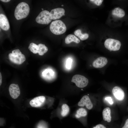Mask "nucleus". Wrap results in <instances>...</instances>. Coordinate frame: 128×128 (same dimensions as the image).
I'll list each match as a JSON object with an SVG mask.
<instances>
[{"mask_svg": "<svg viewBox=\"0 0 128 128\" xmlns=\"http://www.w3.org/2000/svg\"><path fill=\"white\" fill-rule=\"evenodd\" d=\"M105 100L108 101V102L110 104H112L113 102V101L111 97H108L105 98Z\"/></svg>", "mask_w": 128, "mask_h": 128, "instance_id": "b1692460", "label": "nucleus"}, {"mask_svg": "<svg viewBox=\"0 0 128 128\" xmlns=\"http://www.w3.org/2000/svg\"><path fill=\"white\" fill-rule=\"evenodd\" d=\"M52 20L50 12L46 10L41 11L36 19L37 23L41 24H48Z\"/></svg>", "mask_w": 128, "mask_h": 128, "instance_id": "20e7f679", "label": "nucleus"}, {"mask_svg": "<svg viewBox=\"0 0 128 128\" xmlns=\"http://www.w3.org/2000/svg\"><path fill=\"white\" fill-rule=\"evenodd\" d=\"M80 41V40L77 37L71 34L68 35L65 39V42L66 44H69L72 41L78 43Z\"/></svg>", "mask_w": 128, "mask_h": 128, "instance_id": "2eb2a0df", "label": "nucleus"}, {"mask_svg": "<svg viewBox=\"0 0 128 128\" xmlns=\"http://www.w3.org/2000/svg\"><path fill=\"white\" fill-rule=\"evenodd\" d=\"M65 11L64 9L58 8L52 9L50 13L52 19L57 20L64 15Z\"/></svg>", "mask_w": 128, "mask_h": 128, "instance_id": "0eeeda50", "label": "nucleus"}, {"mask_svg": "<svg viewBox=\"0 0 128 128\" xmlns=\"http://www.w3.org/2000/svg\"><path fill=\"white\" fill-rule=\"evenodd\" d=\"M61 6H64V5H61Z\"/></svg>", "mask_w": 128, "mask_h": 128, "instance_id": "7c9ffc66", "label": "nucleus"}, {"mask_svg": "<svg viewBox=\"0 0 128 128\" xmlns=\"http://www.w3.org/2000/svg\"><path fill=\"white\" fill-rule=\"evenodd\" d=\"M113 94L115 97L118 100L122 101L125 97V94L123 90L118 86L114 87L112 90Z\"/></svg>", "mask_w": 128, "mask_h": 128, "instance_id": "9d476101", "label": "nucleus"}, {"mask_svg": "<svg viewBox=\"0 0 128 128\" xmlns=\"http://www.w3.org/2000/svg\"><path fill=\"white\" fill-rule=\"evenodd\" d=\"M0 1L4 2H7L9 1L10 0H1Z\"/></svg>", "mask_w": 128, "mask_h": 128, "instance_id": "c85d7f7f", "label": "nucleus"}, {"mask_svg": "<svg viewBox=\"0 0 128 128\" xmlns=\"http://www.w3.org/2000/svg\"><path fill=\"white\" fill-rule=\"evenodd\" d=\"M37 128H47L46 126L44 124H40L38 125Z\"/></svg>", "mask_w": 128, "mask_h": 128, "instance_id": "a878e982", "label": "nucleus"}, {"mask_svg": "<svg viewBox=\"0 0 128 128\" xmlns=\"http://www.w3.org/2000/svg\"><path fill=\"white\" fill-rule=\"evenodd\" d=\"M0 27L1 29L5 31L8 30L10 28L7 18L4 15L2 14H0Z\"/></svg>", "mask_w": 128, "mask_h": 128, "instance_id": "ddd939ff", "label": "nucleus"}, {"mask_svg": "<svg viewBox=\"0 0 128 128\" xmlns=\"http://www.w3.org/2000/svg\"><path fill=\"white\" fill-rule=\"evenodd\" d=\"M46 98L43 96L36 97L31 100L29 102L30 105L32 107H38L40 106L44 102Z\"/></svg>", "mask_w": 128, "mask_h": 128, "instance_id": "9b49d317", "label": "nucleus"}, {"mask_svg": "<svg viewBox=\"0 0 128 128\" xmlns=\"http://www.w3.org/2000/svg\"><path fill=\"white\" fill-rule=\"evenodd\" d=\"M92 128H106L104 125L101 124H99L96 125Z\"/></svg>", "mask_w": 128, "mask_h": 128, "instance_id": "393cba45", "label": "nucleus"}, {"mask_svg": "<svg viewBox=\"0 0 128 128\" xmlns=\"http://www.w3.org/2000/svg\"><path fill=\"white\" fill-rule=\"evenodd\" d=\"M2 76L1 73H0V86H1L2 83Z\"/></svg>", "mask_w": 128, "mask_h": 128, "instance_id": "cd10ccee", "label": "nucleus"}, {"mask_svg": "<svg viewBox=\"0 0 128 128\" xmlns=\"http://www.w3.org/2000/svg\"><path fill=\"white\" fill-rule=\"evenodd\" d=\"M104 45L105 47L110 51H116L119 49L121 44L118 40L109 38L105 40Z\"/></svg>", "mask_w": 128, "mask_h": 128, "instance_id": "39448f33", "label": "nucleus"}, {"mask_svg": "<svg viewBox=\"0 0 128 128\" xmlns=\"http://www.w3.org/2000/svg\"><path fill=\"white\" fill-rule=\"evenodd\" d=\"M103 120L108 123L110 122L111 119V110L110 108L107 107L103 110L102 113Z\"/></svg>", "mask_w": 128, "mask_h": 128, "instance_id": "4468645a", "label": "nucleus"}, {"mask_svg": "<svg viewBox=\"0 0 128 128\" xmlns=\"http://www.w3.org/2000/svg\"><path fill=\"white\" fill-rule=\"evenodd\" d=\"M9 90L11 96L13 99L17 98L20 94V90L18 84H11L9 87Z\"/></svg>", "mask_w": 128, "mask_h": 128, "instance_id": "6e6552de", "label": "nucleus"}, {"mask_svg": "<svg viewBox=\"0 0 128 128\" xmlns=\"http://www.w3.org/2000/svg\"><path fill=\"white\" fill-rule=\"evenodd\" d=\"M122 128H128V119L126 120L125 123Z\"/></svg>", "mask_w": 128, "mask_h": 128, "instance_id": "bb28decb", "label": "nucleus"}, {"mask_svg": "<svg viewBox=\"0 0 128 128\" xmlns=\"http://www.w3.org/2000/svg\"><path fill=\"white\" fill-rule=\"evenodd\" d=\"M78 105L80 106H84L85 105L86 107L89 110L91 109L93 105L89 97L87 95L83 96L78 102Z\"/></svg>", "mask_w": 128, "mask_h": 128, "instance_id": "1a4fd4ad", "label": "nucleus"}, {"mask_svg": "<svg viewBox=\"0 0 128 128\" xmlns=\"http://www.w3.org/2000/svg\"><path fill=\"white\" fill-rule=\"evenodd\" d=\"M72 59L70 58L67 59L66 61V67L67 69H70L72 63Z\"/></svg>", "mask_w": 128, "mask_h": 128, "instance_id": "4be33fe9", "label": "nucleus"}, {"mask_svg": "<svg viewBox=\"0 0 128 128\" xmlns=\"http://www.w3.org/2000/svg\"><path fill=\"white\" fill-rule=\"evenodd\" d=\"M41 9L42 10V11H43V8H42Z\"/></svg>", "mask_w": 128, "mask_h": 128, "instance_id": "c756f323", "label": "nucleus"}, {"mask_svg": "<svg viewBox=\"0 0 128 128\" xmlns=\"http://www.w3.org/2000/svg\"><path fill=\"white\" fill-rule=\"evenodd\" d=\"M90 1L94 3L98 6H100L102 4L103 0H91Z\"/></svg>", "mask_w": 128, "mask_h": 128, "instance_id": "5701e85b", "label": "nucleus"}, {"mask_svg": "<svg viewBox=\"0 0 128 128\" xmlns=\"http://www.w3.org/2000/svg\"><path fill=\"white\" fill-rule=\"evenodd\" d=\"M112 14L118 17L122 18L125 15L124 11L123 9L119 7H117L114 9L112 11Z\"/></svg>", "mask_w": 128, "mask_h": 128, "instance_id": "dca6fc26", "label": "nucleus"}, {"mask_svg": "<svg viewBox=\"0 0 128 128\" xmlns=\"http://www.w3.org/2000/svg\"><path fill=\"white\" fill-rule=\"evenodd\" d=\"M39 49L38 53L39 55H42L48 50V48L44 44H40L38 45Z\"/></svg>", "mask_w": 128, "mask_h": 128, "instance_id": "a211bd4d", "label": "nucleus"}, {"mask_svg": "<svg viewBox=\"0 0 128 128\" xmlns=\"http://www.w3.org/2000/svg\"><path fill=\"white\" fill-rule=\"evenodd\" d=\"M28 49L30 51L34 54L38 53V46L34 43H30L28 46Z\"/></svg>", "mask_w": 128, "mask_h": 128, "instance_id": "aec40b11", "label": "nucleus"}, {"mask_svg": "<svg viewBox=\"0 0 128 128\" xmlns=\"http://www.w3.org/2000/svg\"><path fill=\"white\" fill-rule=\"evenodd\" d=\"M30 11V8L28 4L25 2L19 3L16 6L14 11V15L17 20L26 17Z\"/></svg>", "mask_w": 128, "mask_h": 128, "instance_id": "f257e3e1", "label": "nucleus"}, {"mask_svg": "<svg viewBox=\"0 0 128 128\" xmlns=\"http://www.w3.org/2000/svg\"><path fill=\"white\" fill-rule=\"evenodd\" d=\"M62 111L61 113V115L63 117L66 116L69 111V108L68 106L66 104H64L62 106Z\"/></svg>", "mask_w": 128, "mask_h": 128, "instance_id": "412c9836", "label": "nucleus"}, {"mask_svg": "<svg viewBox=\"0 0 128 128\" xmlns=\"http://www.w3.org/2000/svg\"><path fill=\"white\" fill-rule=\"evenodd\" d=\"M74 34L82 40H84L87 39L89 37V35L87 33H82L80 29L75 30L74 32Z\"/></svg>", "mask_w": 128, "mask_h": 128, "instance_id": "f3484780", "label": "nucleus"}, {"mask_svg": "<svg viewBox=\"0 0 128 128\" xmlns=\"http://www.w3.org/2000/svg\"><path fill=\"white\" fill-rule=\"evenodd\" d=\"M108 61L107 59L104 57H99L93 62L92 65L96 68H101L105 66L107 63Z\"/></svg>", "mask_w": 128, "mask_h": 128, "instance_id": "f8f14e48", "label": "nucleus"}, {"mask_svg": "<svg viewBox=\"0 0 128 128\" xmlns=\"http://www.w3.org/2000/svg\"><path fill=\"white\" fill-rule=\"evenodd\" d=\"M87 115V112L84 108H81L77 110L75 116L77 118H79L81 117H85Z\"/></svg>", "mask_w": 128, "mask_h": 128, "instance_id": "6ab92c4d", "label": "nucleus"}, {"mask_svg": "<svg viewBox=\"0 0 128 128\" xmlns=\"http://www.w3.org/2000/svg\"><path fill=\"white\" fill-rule=\"evenodd\" d=\"M71 82L75 83L78 87L83 88L87 86L88 83V80L83 76L76 74L73 76Z\"/></svg>", "mask_w": 128, "mask_h": 128, "instance_id": "423d86ee", "label": "nucleus"}, {"mask_svg": "<svg viewBox=\"0 0 128 128\" xmlns=\"http://www.w3.org/2000/svg\"><path fill=\"white\" fill-rule=\"evenodd\" d=\"M50 29L51 32L55 35H59L64 33L66 30L65 24L61 20H57L51 23Z\"/></svg>", "mask_w": 128, "mask_h": 128, "instance_id": "f03ea898", "label": "nucleus"}, {"mask_svg": "<svg viewBox=\"0 0 128 128\" xmlns=\"http://www.w3.org/2000/svg\"><path fill=\"white\" fill-rule=\"evenodd\" d=\"M8 57L11 62L18 65L22 64L26 59L24 55L22 54L19 49L13 50L12 53L9 54Z\"/></svg>", "mask_w": 128, "mask_h": 128, "instance_id": "7ed1b4c3", "label": "nucleus"}]
</instances>
